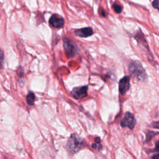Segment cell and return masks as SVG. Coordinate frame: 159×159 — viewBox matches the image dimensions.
<instances>
[{
  "label": "cell",
  "instance_id": "11",
  "mask_svg": "<svg viewBox=\"0 0 159 159\" xmlns=\"http://www.w3.org/2000/svg\"><path fill=\"white\" fill-rule=\"evenodd\" d=\"M155 135V133L152 131H149L147 134V137H146V141H148L152 139V138Z\"/></svg>",
  "mask_w": 159,
  "mask_h": 159
},
{
  "label": "cell",
  "instance_id": "17",
  "mask_svg": "<svg viewBox=\"0 0 159 159\" xmlns=\"http://www.w3.org/2000/svg\"><path fill=\"white\" fill-rule=\"evenodd\" d=\"M152 159H159V154H156L153 155L152 158Z\"/></svg>",
  "mask_w": 159,
  "mask_h": 159
},
{
  "label": "cell",
  "instance_id": "5",
  "mask_svg": "<svg viewBox=\"0 0 159 159\" xmlns=\"http://www.w3.org/2000/svg\"><path fill=\"white\" fill-rule=\"evenodd\" d=\"M65 21L63 17L57 14L52 15L49 19L50 25L55 29L61 28L64 25Z\"/></svg>",
  "mask_w": 159,
  "mask_h": 159
},
{
  "label": "cell",
  "instance_id": "8",
  "mask_svg": "<svg viewBox=\"0 0 159 159\" xmlns=\"http://www.w3.org/2000/svg\"><path fill=\"white\" fill-rule=\"evenodd\" d=\"M93 32L91 27H84L75 30V34L80 37H87L91 36Z\"/></svg>",
  "mask_w": 159,
  "mask_h": 159
},
{
  "label": "cell",
  "instance_id": "14",
  "mask_svg": "<svg viewBox=\"0 0 159 159\" xmlns=\"http://www.w3.org/2000/svg\"><path fill=\"white\" fill-rule=\"evenodd\" d=\"M152 125L154 128L156 129H159V121H156V122H153L152 123Z\"/></svg>",
  "mask_w": 159,
  "mask_h": 159
},
{
  "label": "cell",
  "instance_id": "10",
  "mask_svg": "<svg viewBox=\"0 0 159 159\" xmlns=\"http://www.w3.org/2000/svg\"><path fill=\"white\" fill-rule=\"evenodd\" d=\"M112 7L114 9V11L117 14L120 13L122 11V7L120 5H119L117 4H114L112 6Z\"/></svg>",
  "mask_w": 159,
  "mask_h": 159
},
{
  "label": "cell",
  "instance_id": "19",
  "mask_svg": "<svg viewBox=\"0 0 159 159\" xmlns=\"http://www.w3.org/2000/svg\"><path fill=\"white\" fill-rule=\"evenodd\" d=\"M92 147H93V148H97V145H96V143H93V144H92Z\"/></svg>",
  "mask_w": 159,
  "mask_h": 159
},
{
  "label": "cell",
  "instance_id": "4",
  "mask_svg": "<svg viewBox=\"0 0 159 159\" xmlns=\"http://www.w3.org/2000/svg\"><path fill=\"white\" fill-rule=\"evenodd\" d=\"M136 120L133 114L129 112L125 114V116L120 122V125L122 127H129L130 129H133L135 127Z\"/></svg>",
  "mask_w": 159,
  "mask_h": 159
},
{
  "label": "cell",
  "instance_id": "6",
  "mask_svg": "<svg viewBox=\"0 0 159 159\" xmlns=\"http://www.w3.org/2000/svg\"><path fill=\"white\" fill-rule=\"evenodd\" d=\"M87 90H88V86H80L75 88L72 89L71 93L72 96L75 98L76 99H81L86 96L87 95Z\"/></svg>",
  "mask_w": 159,
  "mask_h": 159
},
{
  "label": "cell",
  "instance_id": "13",
  "mask_svg": "<svg viewBox=\"0 0 159 159\" xmlns=\"http://www.w3.org/2000/svg\"><path fill=\"white\" fill-rule=\"evenodd\" d=\"M152 6L154 8L157 9L158 10L159 9V1H153L152 2Z\"/></svg>",
  "mask_w": 159,
  "mask_h": 159
},
{
  "label": "cell",
  "instance_id": "16",
  "mask_svg": "<svg viewBox=\"0 0 159 159\" xmlns=\"http://www.w3.org/2000/svg\"><path fill=\"white\" fill-rule=\"evenodd\" d=\"M94 141L96 142V143H99L101 142V139L99 137H96L94 139Z\"/></svg>",
  "mask_w": 159,
  "mask_h": 159
},
{
  "label": "cell",
  "instance_id": "12",
  "mask_svg": "<svg viewBox=\"0 0 159 159\" xmlns=\"http://www.w3.org/2000/svg\"><path fill=\"white\" fill-rule=\"evenodd\" d=\"M4 61V54L2 51L0 49V68L2 67Z\"/></svg>",
  "mask_w": 159,
  "mask_h": 159
},
{
  "label": "cell",
  "instance_id": "3",
  "mask_svg": "<svg viewBox=\"0 0 159 159\" xmlns=\"http://www.w3.org/2000/svg\"><path fill=\"white\" fill-rule=\"evenodd\" d=\"M63 48L68 58L73 57L78 53V48L76 44L68 39H63Z\"/></svg>",
  "mask_w": 159,
  "mask_h": 159
},
{
  "label": "cell",
  "instance_id": "7",
  "mask_svg": "<svg viewBox=\"0 0 159 159\" xmlns=\"http://www.w3.org/2000/svg\"><path fill=\"white\" fill-rule=\"evenodd\" d=\"M130 88V78L125 76L119 82V91L122 95H124Z\"/></svg>",
  "mask_w": 159,
  "mask_h": 159
},
{
  "label": "cell",
  "instance_id": "1",
  "mask_svg": "<svg viewBox=\"0 0 159 159\" xmlns=\"http://www.w3.org/2000/svg\"><path fill=\"white\" fill-rule=\"evenodd\" d=\"M129 70L134 78L139 81L147 80L146 72L141 63L138 61H132L129 65Z\"/></svg>",
  "mask_w": 159,
  "mask_h": 159
},
{
  "label": "cell",
  "instance_id": "2",
  "mask_svg": "<svg viewBox=\"0 0 159 159\" xmlns=\"http://www.w3.org/2000/svg\"><path fill=\"white\" fill-rule=\"evenodd\" d=\"M67 148L71 153H76L83 148V140L78 135L73 134L67 143Z\"/></svg>",
  "mask_w": 159,
  "mask_h": 159
},
{
  "label": "cell",
  "instance_id": "9",
  "mask_svg": "<svg viewBox=\"0 0 159 159\" xmlns=\"http://www.w3.org/2000/svg\"><path fill=\"white\" fill-rule=\"evenodd\" d=\"M26 101H27V103L28 105L32 106L34 104V101H35V95H34V93H32L31 91L29 92V93L26 97Z\"/></svg>",
  "mask_w": 159,
  "mask_h": 159
},
{
  "label": "cell",
  "instance_id": "18",
  "mask_svg": "<svg viewBox=\"0 0 159 159\" xmlns=\"http://www.w3.org/2000/svg\"><path fill=\"white\" fill-rule=\"evenodd\" d=\"M101 14L102 17H106V12L104 11V10H102L101 11Z\"/></svg>",
  "mask_w": 159,
  "mask_h": 159
},
{
  "label": "cell",
  "instance_id": "15",
  "mask_svg": "<svg viewBox=\"0 0 159 159\" xmlns=\"http://www.w3.org/2000/svg\"><path fill=\"white\" fill-rule=\"evenodd\" d=\"M155 150L159 152V140L157 141L155 143Z\"/></svg>",
  "mask_w": 159,
  "mask_h": 159
}]
</instances>
